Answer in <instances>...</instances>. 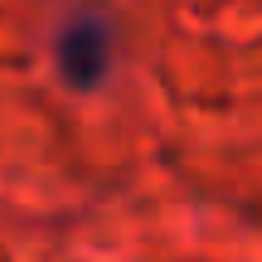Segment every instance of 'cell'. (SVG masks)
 <instances>
[{
	"mask_svg": "<svg viewBox=\"0 0 262 262\" xmlns=\"http://www.w3.org/2000/svg\"><path fill=\"white\" fill-rule=\"evenodd\" d=\"M112 58H117V25H112V15L102 5H78L58 25L54 63H58L68 88H78V93L97 88L107 78V68H112Z\"/></svg>",
	"mask_w": 262,
	"mask_h": 262,
	"instance_id": "obj_1",
	"label": "cell"
}]
</instances>
